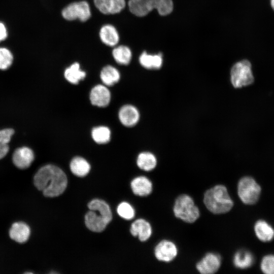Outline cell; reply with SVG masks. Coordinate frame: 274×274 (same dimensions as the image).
<instances>
[{
	"label": "cell",
	"instance_id": "7402d4cb",
	"mask_svg": "<svg viewBox=\"0 0 274 274\" xmlns=\"http://www.w3.org/2000/svg\"><path fill=\"white\" fill-rule=\"evenodd\" d=\"M139 61L140 64L146 68L159 69L162 64V54L151 55L144 52L140 56Z\"/></svg>",
	"mask_w": 274,
	"mask_h": 274
},
{
	"label": "cell",
	"instance_id": "277c9868",
	"mask_svg": "<svg viewBox=\"0 0 274 274\" xmlns=\"http://www.w3.org/2000/svg\"><path fill=\"white\" fill-rule=\"evenodd\" d=\"M130 11L134 15L143 17L156 9L161 15H167L173 9L172 0H129L128 3Z\"/></svg>",
	"mask_w": 274,
	"mask_h": 274
},
{
	"label": "cell",
	"instance_id": "5b68a950",
	"mask_svg": "<svg viewBox=\"0 0 274 274\" xmlns=\"http://www.w3.org/2000/svg\"><path fill=\"white\" fill-rule=\"evenodd\" d=\"M173 212L176 217L189 223L196 221L200 213L191 197L187 194H181L175 201Z\"/></svg>",
	"mask_w": 274,
	"mask_h": 274
},
{
	"label": "cell",
	"instance_id": "d6986e66",
	"mask_svg": "<svg viewBox=\"0 0 274 274\" xmlns=\"http://www.w3.org/2000/svg\"><path fill=\"white\" fill-rule=\"evenodd\" d=\"M254 262L253 254L246 250L237 251L234 255L233 263L234 265L240 269H246L252 265Z\"/></svg>",
	"mask_w": 274,
	"mask_h": 274
},
{
	"label": "cell",
	"instance_id": "cb8c5ba5",
	"mask_svg": "<svg viewBox=\"0 0 274 274\" xmlns=\"http://www.w3.org/2000/svg\"><path fill=\"white\" fill-rule=\"evenodd\" d=\"M86 77V73L80 70V64L75 62L67 68L64 71V77L72 84H78Z\"/></svg>",
	"mask_w": 274,
	"mask_h": 274
},
{
	"label": "cell",
	"instance_id": "8fae6325",
	"mask_svg": "<svg viewBox=\"0 0 274 274\" xmlns=\"http://www.w3.org/2000/svg\"><path fill=\"white\" fill-rule=\"evenodd\" d=\"M35 158L33 151L27 147H22L16 149L13 153L12 160L14 164L18 168H28Z\"/></svg>",
	"mask_w": 274,
	"mask_h": 274
},
{
	"label": "cell",
	"instance_id": "3957f363",
	"mask_svg": "<svg viewBox=\"0 0 274 274\" xmlns=\"http://www.w3.org/2000/svg\"><path fill=\"white\" fill-rule=\"evenodd\" d=\"M203 203L207 209L214 214L226 213L233 206L227 189L223 185H217L207 190L203 195Z\"/></svg>",
	"mask_w": 274,
	"mask_h": 274
},
{
	"label": "cell",
	"instance_id": "f546056e",
	"mask_svg": "<svg viewBox=\"0 0 274 274\" xmlns=\"http://www.w3.org/2000/svg\"><path fill=\"white\" fill-rule=\"evenodd\" d=\"M13 55L11 52L5 48H0V69H8L12 64Z\"/></svg>",
	"mask_w": 274,
	"mask_h": 274
},
{
	"label": "cell",
	"instance_id": "ffe728a7",
	"mask_svg": "<svg viewBox=\"0 0 274 274\" xmlns=\"http://www.w3.org/2000/svg\"><path fill=\"white\" fill-rule=\"evenodd\" d=\"M101 41L109 46H115L119 41V35L113 25L107 24L103 26L99 32Z\"/></svg>",
	"mask_w": 274,
	"mask_h": 274
},
{
	"label": "cell",
	"instance_id": "6da1fadb",
	"mask_svg": "<svg viewBox=\"0 0 274 274\" xmlns=\"http://www.w3.org/2000/svg\"><path fill=\"white\" fill-rule=\"evenodd\" d=\"M33 183L44 196L54 197L65 191L67 185V178L59 167L47 164L41 167L35 174Z\"/></svg>",
	"mask_w": 274,
	"mask_h": 274
},
{
	"label": "cell",
	"instance_id": "d6a6232c",
	"mask_svg": "<svg viewBox=\"0 0 274 274\" xmlns=\"http://www.w3.org/2000/svg\"><path fill=\"white\" fill-rule=\"evenodd\" d=\"M270 6L272 10L274 11V0H270Z\"/></svg>",
	"mask_w": 274,
	"mask_h": 274
},
{
	"label": "cell",
	"instance_id": "9a60e30c",
	"mask_svg": "<svg viewBox=\"0 0 274 274\" xmlns=\"http://www.w3.org/2000/svg\"><path fill=\"white\" fill-rule=\"evenodd\" d=\"M130 231L133 236H138L142 242L146 241L152 234V227L149 222L143 219H138L131 225Z\"/></svg>",
	"mask_w": 274,
	"mask_h": 274
},
{
	"label": "cell",
	"instance_id": "7a4b0ae2",
	"mask_svg": "<svg viewBox=\"0 0 274 274\" xmlns=\"http://www.w3.org/2000/svg\"><path fill=\"white\" fill-rule=\"evenodd\" d=\"M90 211L85 216V223L90 230L102 231L112 219V213L108 204L103 200L94 199L88 204Z\"/></svg>",
	"mask_w": 274,
	"mask_h": 274
},
{
	"label": "cell",
	"instance_id": "4dcf8cb0",
	"mask_svg": "<svg viewBox=\"0 0 274 274\" xmlns=\"http://www.w3.org/2000/svg\"><path fill=\"white\" fill-rule=\"evenodd\" d=\"M261 269L266 274H274V255H267L262 259Z\"/></svg>",
	"mask_w": 274,
	"mask_h": 274
},
{
	"label": "cell",
	"instance_id": "4316f807",
	"mask_svg": "<svg viewBox=\"0 0 274 274\" xmlns=\"http://www.w3.org/2000/svg\"><path fill=\"white\" fill-rule=\"evenodd\" d=\"M15 131L12 128L0 130V159L3 158L9 150V143Z\"/></svg>",
	"mask_w": 274,
	"mask_h": 274
},
{
	"label": "cell",
	"instance_id": "9c48e42d",
	"mask_svg": "<svg viewBox=\"0 0 274 274\" xmlns=\"http://www.w3.org/2000/svg\"><path fill=\"white\" fill-rule=\"evenodd\" d=\"M178 249L175 244L167 239L159 242L154 249V255L157 260L169 262L177 256Z\"/></svg>",
	"mask_w": 274,
	"mask_h": 274
},
{
	"label": "cell",
	"instance_id": "4fadbf2b",
	"mask_svg": "<svg viewBox=\"0 0 274 274\" xmlns=\"http://www.w3.org/2000/svg\"><path fill=\"white\" fill-rule=\"evenodd\" d=\"M95 7L104 14H114L121 12L125 6V0H94Z\"/></svg>",
	"mask_w": 274,
	"mask_h": 274
},
{
	"label": "cell",
	"instance_id": "1f68e13d",
	"mask_svg": "<svg viewBox=\"0 0 274 274\" xmlns=\"http://www.w3.org/2000/svg\"><path fill=\"white\" fill-rule=\"evenodd\" d=\"M7 37V32L4 24L0 22V42L4 40Z\"/></svg>",
	"mask_w": 274,
	"mask_h": 274
},
{
	"label": "cell",
	"instance_id": "ba28073f",
	"mask_svg": "<svg viewBox=\"0 0 274 274\" xmlns=\"http://www.w3.org/2000/svg\"><path fill=\"white\" fill-rule=\"evenodd\" d=\"M62 15L67 20L78 19L81 21H85L91 15L89 4L86 1L71 3L63 9Z\"/></svg>",
	"mask_w": 274,
	"mask_h": 274
},
{
	"label": "cell",
	"instance_id": "8992f818",
	"mask_svg": "<svg viewBox=\"0 0 274 274\" xmlns=\"http://www.w3.org/2000/svg\"><path fill=\"white\" fill-rule=\"evenodd\" d=\"M254 78L250 62L242 60L235 63L230 71V81L234 88H241L253 83Z\"/></svg>",
	"mask_w": 274,
	"mask_h": 274
},
{
	"label": "cell",
	"instance_id": "f1b7e54d",
	"mask_svg": "<svg viewBox=\"0 0 274 274\" xmlns=\"http://www.w3.org/2000/svg\"><path fill=\"white\" fill-rule=\"evenodd\" d=\"M118 215L126 220H131L134 216V210L132 206L126 202L120 203L117 209Z\"/></svg>",
	"mask_w": 274,
	"mask_h": 274
},
{
	"label": "cell",
	"instance_id": "ac0fdd59",
	"mask_svg": "<svg viewBox=\"0 0 274 274\" xmlns=\"http://www.w3.org/2000/svg\"><path fill=\"white\" fill-rule=\"evenodd\" d=\"M256 236L262 242H267L274 238V229L264 220L257 221L254 225Z\"/></svg>",
	"mask_w": 274,
	"mask_h": 274
},
{
	"label": "cell",
	"instance_id": "d4e9b609",
	"mask_svg": "<svg viewBox=\"0 0 274 274\" xmlns=\"http://www.w3.org/2000/svg\"><path fill=\"white\" fill-rule=\"evenodd\" d=\"M100 78L105 85L112 86L119 80L120 74L114 67L107 65L102 69L100 72Z\"/></svg>",
	"mask_w": 274,
	"mask_h": 274
},
{
	"label": "cell",
	"instance_id": "5bb4252c",
	"mask_svg": "<svg viewBox=\"0 0 274 274\" xmlns=\"http://www.w3.org/2000/svg\"><path fill=\"white\" fill-rule=\"evenodd\" d=\"M119 118L123 125L127 127H131L138 122L140 119L139 112L132 105H125L119 110Z\"/></svg>",
	"mask_w": 274,
	"mask_h": 274
},
{
	"label": "cell",
	"instance_id": "2e32d148",
	"mask_svg": "<svg viewBox=\"0 0 274 274\" xmlns=\"http://www.w3.org/2000/svg\"><path fill=\"white\" fill-rule=\"evenodd\" d=\"M30 233L29 227L24 222L14 223L9 230L11 239L19 243H24L29 238Z\"/></svg>",
	"mask_w": 274,
	"mask_h": 274
},
{
	"label": "cell",
	"instance_id": "603a6c76",
	"mask_svg": "<svg viewBox=\"0 0 274 274\" xmlns=\"http://www.w3.org/2000/svg\"><path fill=\"white\" fill-rule=\"evenodd\" d=\"M157 163L155 156L149 152L141 153L138 155L136 160L138 167L145 171L153 169L156 167Z\"/></svg>",
	"mask_w": 274,
	"mask_h": 274
},
{
	"label": "cell",
	"instance_id": "52a82bcc",
	"mask_svg": "<svg viewBox=\"0 0 274 274\" xmlns=\"http://www.w3.org/2000/svg\"><path fill=\"white\" fill-rule=\"evenodd\" d=\"M261 189L259 185L251 177L242 178L237 184L238 197L246 204H253L258 200Z\"/></svg>",
	"mask_w": 274,
	"mask_h": 274
},
{
	"label": "cell",
	"instance_id": "7c38bea8",
	"mask_svg": "<svg viewBox=\"0 0 274 274\" xmlns=\"http://www.w3.org/2000/svg\"><path fill=\"white\" fill-rule=\"evenodd\" d=\"M90 99L93 105L105 107L107 106L110 101L111 93L106 86L97 85L91 90Z\"/></svg>",
	"mask_w": 274,
	"mask_h": 274
},
{
	"label": "cell",
	"instance_id": "e0dca14e",
	"mask_svg": "<svg viewBox=\"0 0 274 274\" xmlns=\"http://www.w3.org/2000/svg\"><path fill=\"white\" fill-rule=\"evenodd\" d=\"M130 186L133 193L140 196H146L149 195L153 189L151 181L144 176L135 178L131 181Z\"/></svg>",
	"mask_w": 274,
	"mask_h": 274
},
{
	"label": "cell",
	"instance_id": "44dd1931",
	"mask_svg": "<svg viewBox=\"0 0 274 274\" xmlns=\"http://www.w3.org/2000/svg\"><path fill=\"white\" fill-rule=\"evenodd\" d=\"M70 169L72 173L75 176L83 177L89 173L90 165L84 158L75 157L71 161Z\"/></svg>",
	"mask_w": 274,
	"mask_h": 274
},
{
	"label": "cell",
	"instance_id": "83f0119b",
	"mask_svg": "<svg viewBox=\"0 0 274 274\" xmlns=\"http://www.w3.org/2000/svg\"><path fill=\"white\" fill-rule=\"evenodd\" d=\"M93 140L98 144H106L110 140L111 131L106 126H100L94 127L91 131Z\"/></svg>",
	"mask_w": 274,
	"mask_h": 274
},
{
	"label": "cell",
	"instance_id": "484cf974",
	"mask_svg": "<svg viewBox=\"0 0 274 274\" xmlns=\"http://www.w3.org/2000/svg\"><path fill=\"white\" fill-rule=\"evenodd\" d=\"M112 54L116 61L121 64H128L131 58L130 49L125 46H119L114 48Z\"/></svg>",
	"mask_w": 274,
	"mask_h": 274
},
{
	"label": "cell",
	"instance_id": "30bf717a",
	"mask_svg": "<svg viewBox=\"0 0 274 274\" xmlns=\"http://www.w3.org/2000/svg\"><path fill=\"white\" fill-rule=\"evenodd\" d=\"M221 258L214 253H207L196 264L197 270L202 274H213L219 269Z\"/></svg>",
	"mask_w": 274,
	"mask_h": 274
}]
</instances>
